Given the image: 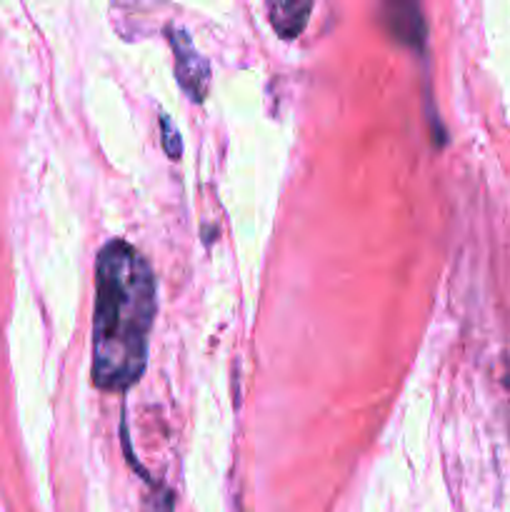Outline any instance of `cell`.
<instances>
[{"mask_svg":"<svg viewBox=\"0 0 510 512\" xmlns=\"http://www.w3.org/2000/svg\"><path fill=\"white\" fill-rule=\"evenodd\" d=\"M155 313L158 283L150 263L123 238L108 240L95 260V388L125 393L143 378Z\"/></svg>","mask_w":510,"mask_h":512,"instance_id":"6da1fadb","label":"cell"},{"mask_svg":"<svg viewBox=\"0 0 510 512\" xmlns=\"http://www.w3.org/2000/svg\"><path fill=\"white\" fill-rule=\"evenodd\" d=\"M168 35L170 50L175 55V78H178L180 88L195 100V103H203L205 95L210 90V65L208 60L200 55V50L195 48L190 35L185 33L178 25H168L165 28Z\"/></svg>","mask_w":510,"mask_h":512,"instance_id":"7a4b0ae2","label":"cell"},{"mask_svg":"<svg viewBox=\"0 0 510 512\" xmlns=\"http://www.w3.org/2000/svg\"><path fill=\"white\" fill-rule=\"evenodd\" d=\"M385 30L395 43H403L408 48H423L425 23L420 8L413 3H385L380 10Z\"/></svg>","mask_w":510,"mask_h":512,"instance_id":"3957f363","label":"cell"},{"mask_svg":"<svg viewBox=\"0 0 510 512\" xmlns=\"http://www.w3.org/2000/svg\"><path fill=\"white\" fill-rule=\"evenodd\" d=\"M313 10V3L308 0H288V3H270L268 15L270 25L275 28V33L285 40H293L303 33L305 23H308V15Z\"/></svg>","mask_w":510,"mask_h":512,"instance_id":"277c9868","label":"cell"},{"mask_svg":"<svg viewBox=\"0 0 510 512\" xmlns=\"http://www.w3.org/2000/svg\"><path fill=\"white\" fill-rule=\"evenodd\" d=\"M160 135H163V148L165 153L170 155L173 160H178L183 155V145H180V133L175 130L173 120L168 115H160Z\"/></svg>","mask_w":510,"mask_h":512,"instance_id":"5b68a950","label":"cell"},{"mask_svg":"<svg viewBox=\"0 0 510 512\" xmlns=\"http://www.w3.org/2000/svg\"><path fill=\"white\" fill-rule=\"evenodd\" d=\"M145 512H173V495L163 485H155L153 493L145 500Z\"/></svg>","mask_w":510,"mask_h":512,"instance_id":"8992f818","label":"cell"}]
</instances>
